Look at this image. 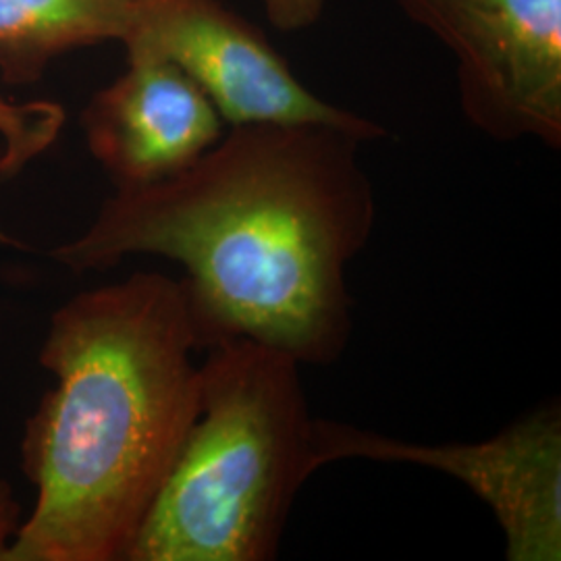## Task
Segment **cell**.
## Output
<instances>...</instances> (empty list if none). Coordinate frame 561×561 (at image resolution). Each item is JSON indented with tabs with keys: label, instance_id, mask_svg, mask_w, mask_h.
Wrapping results in <instances>:
<instances>
[{
	"label": "cell",
	"instance_id": "obj_1",
	"mask_svg": "<svg viewBox=\"0 0 561 561\" xmlns=\"http://www.w3.org/2000/svg\"><path fill=\"white\" fill-rule=\"evenodd\" d=\"M362 144L319 125L231 127L178 175L115 190L46 256L73 275L175 261L204 350L252 340L333 364L354 331L345 273L377 221Z\"/></svg>",
	"mask_w": 561,
	"mask_h": 561
},
{
	"label": "cell",
	"instance_id": "obj_2",
	"mask_svg": "<svg viewBox=\"0 0 561 561\" xmlns=\"http://www.w3.org/2000/svg\"><path fill=\"white\" fill-rule=\"evenodd\" d=\"M202 350L183 283L134 273L53 312L27 421L32 512L4 561H125L201 412Z\"/></svg>",
	"mask_w": 561,
	"mask_h": 561
},
{
	"label": "cell",
	"instance_id": "obj_3",
	"mask_svg": "<svg viewBox=\"0 0 561 561\" xmlns=\"http://www.w3.org/2000/svg\"><path fill=\"white\" fill-rule=\"evenodd\" d=\"M301 364L225 340L201 364V412L125 561H268L319 472Z\"/></svg>",
	"mask_w": 561,
	"mask_h": 561
},
{
	"label": "cell",
	"instance_id": "obj_4",
	"mask_svg": "<svg viewBox=\"0 0 561 561\" xmlns=\"http://www.w3.org/2000/svg\"><path fill=\"white\" fill-rule=\"evenodd\" d=\"M456 59L466 119L500 141L561 146V0H400Z\"/></svg>",
	"mask_w": 561,
	"mask_h": 561
},
{
	"label": "cell",
	"instance_id": "obj_5",
	"mask_svg": "<svg viewBox=\"0 0 561 561\" xmlns=\"http://www.w3.org/2000/svg\"><path fill=\"white\" fill-rule=\"evenodd\" d=\"M319 468L333 461L412 463L472 491L495 516L507 561L561 560V405L549 401L474 443L401 442L347 422L314 419Z\"/></svg>",
	"mask_w": 561,
	"mask_h": 561
},
{
	"label": "cell",
	"instance_id": "obj_6",
	"mask_svg": "<svg viewBox=\"0 0 561 561\" xmlns=\"http://www.w3.org/2000/svg\"><path fill=\"white\" fill-rule=\"evenodd\" d=\"M123 46L127 55H152L178 65L229 127L319 125L362 141L387 136L375 121L310 92L261 30L221 0H138Z\"/></svg>",
	"mask_w": 561,
	"mask_h": 561
},
{
	"label": "cell",
	"instance_id": "obj_7",
	"mask_svg": "<svg viewBox=\"0 0 561 561\" xmlns=\"http://www.w3.org/2000/svg\"><path fill=\"white\" fill-rule=\"evenodd\" d=\"M225 125L196 81L152 55H127V69L81 113L88 150L115 190L185 171L221 140Z\"/></svg>",
	"mask_w": 561,
	"mask_h": 561
},
{
	"label": "cell",
	"instance_id": "obj_8",
	"mask_svg": "<svg viewBox=\"0 0 561 561\" xmlns=\"http://www.w3.org/2000/svg\"><path fill=\"white\" fill-rule=\"evenodd\" d=\"M138 0H0V71L9 83L36 81L60 53L123 42Z\"/></svg>",
	"mask_w": 561,
	"mask_h": 561
},
{
	"label": "cell",
	"instance_id": "obj_9",
	"mask_svg": "<svg viewBox=\"0 0 561 561\" xmlns=\"http://www.w3.org/2000/svg\"><path fill=\"white\" fill-rule=\"evenodd\" d=\"M65 108L59 102H13L0 94V175H18L60 136Z\"/></svg>",
	"mask_w": 561,
	"mask_h": 561
},
{
	"label": "cell",
	"instance_id": "obj_10",
	"mask_svg": "<svg viewBox=\"0 0 561 561\" xmlns=\"http://www.w3.org/2000/svg\"><path fill=\"white\" fill-rule=\"evenodd\" d=\"M271 23L283 32H300L321 20L327 0H262Z\"/></svg>",
	"mask_w": 561,
	"mask_h": 561
},
{
	"label": "cell",
	"instance_id": "obj_11",
	"mask_svg": "<svg viewBox=\"0 0 561 561\" xmlns=\"http://www.w3.org/2000/svg\"><path fill=\"white\" fill-rule=\"evenodd\" d=\"M23 520L25 514L15 497L13 484L0 470V561H4L11 545L18 539Z\"/></svg>",
	"mask_w": 561,
	"mask_h": 561
}]
</instances>
